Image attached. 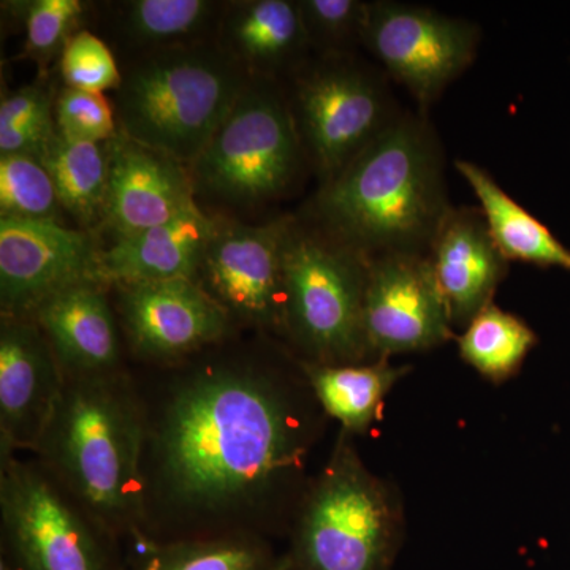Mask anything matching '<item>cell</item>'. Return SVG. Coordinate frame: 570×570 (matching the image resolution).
Segmentation results:
<instances>
[{
	"label": "cell",
	"instance_id": "cell-1",
	"mask_svg": "<svg viewBox=\"0 0 570 570\" xmlns=\"http://www.w3.org/2000/svg\"><path fill=\"white\" fill-rule=\"evenodd\" d=\"M228 340L135 376L142 538H283L309 489L330 419L298 356Z\"/></svg>",
	"mask_w": 570,
	"mask_h": 570
},
{
	"label": "cell",
	"instance_id": "cell-2",
	"mask_svg": "<svg viewBox=\"0 0 570 570\" xmlns=\"http://www.w3.org/2000/svg\"><path fill=\"white\" fill-rule=\"evenodd\" d=\"M141 406L132 371L66 377L36 460L119 542L141 532Z\"/></svg>",
	"mask_w": 570,
	"mask_h": 570
},
{
	"label": "cell",
	"instance_id": "cell-3",
	"mask_svg": "<svg viewBox=\"0 0 570 570\" xmlns=\"http://www.w3.org/2000/svg\"><path fill=\"white\" fill-rule=\"evenodd\" d=\"M328 238L371 254L420 253L449 212L442 159L425 122H390L317 194Z\"/></svg>",
	"mask_w": 570,
	"mask_h": 570
},
{
	"label": "cell",
	"instance_id": "cell-4",
	"mask_svg": "<svg viewBox=\"0 0 570 570\" xmlns=\"http://www.w3.org/2000/svg\"><path fill=\"white\" fill-rule=\"evenodd\" d=\"M247 82V71L219 43L146 52L116 91L119 132L189 167Z\"/></svg>",
	"mask_w": 570,
	"mask_h": 570
},
{
	"label": "cell",
	"instance_id": "cell-5",
	"mask_svg": "<svg viewBox=\"0 0 570 570\" xmlns=\"http://www.w3.org/2000/svg\"><path fill=\"white\" fill-rule=\"evenodd\" d=\"M403 535L400 491L366 468L341 430L288 531L291 570H392Z\"/></svg>",
	"mask_w": 570,
	"mask_h": 570
},
{
	"label": "cell",
	"instance_id": "cell-6",
	"mask_svg": "<svg viewBox=\"0 0 570 570\" xmlns=\"http://www.w3.org/2000/svg\"><path fill=\"white\" fill-rule=\"evenodd\" d=\"M367 265V255L291 225L284 246L283 337L299 360L376 362L365 333Z\"/></svg>",
	"mask_w": 570,
	"mask_h": 570
},
{
	"label": "cell",
	"instance_id": "cell-7",
	"mask_svg": "<svg viewBox=\"0 0 570 570\" xmlns=\"http://www.w3.org/2000/svg\"><path fill=\"white\" fill-rule=\"evenodd\" d=\"M2 551L11 570H119L121 542L41 468L0 459Z\"/></svg>",
	"mask_w": 570,
	"mask_h": 570
},
{
	"label": "cell",
	"instance_id": "cell-8",
	"mask_svg": "<svg viewBox=\"0 0 570 570\" xmlns=\"http://www.w3.org/2000/svg\"><path fill=\"white\" fill-rule=\"evenodd\" d=\"M299 148L292 108L269 82L249 81L189 165L195 195L230 206L273 200L294 179Z\"/></svg>",
	"mask_w": 570,
	"mask_h": 570
},
{
	"label": "cell",
	"instance_id": "cell-9",
	"mask_svg": "<svg viewBox=\"0 0 570 570\" xmlns=\"http://www.w3.org/2000/svg\"><path fill=\"white\" fill-rule=\"evenodd\" d=\"M291 225L217 224L195 283L236 330L284 335V246Z\"/></svg>",
	"mask_w": 570,
	"mask_h": 570
},
{
	"label": "cell",
	"instance_id": "cell-10",
	"mask_svg": "<svg viewBox=\"0 0 570 570\" xmlns=\"http://www.w3.org/2000/svg\"><path fill=\"white\" fill-rule=\"evenodd\" d=\"M111 287L124 340L142 365H178L235 336L230 318L195 281Z\"/></svg>",
	"mask_w": 570,
	"mask_h": 570
},
{
	"label": "cell",
	"instance_id": "cell-11",
	"mask_svg": "<svg viewBox=\"0 0 570 570\" xmlns=\"http://www.w3.org/2000/svg\"><path fill=\"white\" fill-rule=\"evenodd\" d=\"M363 43L422 105L433 102L478 50L474 24L395 2L367 3Z\"/></svg>",
	"mask_w": 570,
	"mask_h": 570
},
{
	"label": "cell",
	"instance_id": "cell-12",
	"mask_svg": "<svg viewBox=\"0 0 570 570\" xmlns=\"http://www.w3.org/2000/svg\"><path fill=\"white\" fill-rule=\"evenodd\" d=\"M292 115L325 181L341 174L390 124L377 82L344 62L322 63L306 73L296 85Z\"/></svg>",
	"mask_w": 570,
	"mask_h": 570
},
{
	"label": "cell",
	"instance_id": "cell-13",
	"mask_svg": "<svg viewBox=\"0 0 570 570\" xmlns=\"http://www.w3.org/2000/svg\"><path fill=\"white\" fill-rule=\"evenodd\" d=\"M365 333L373 360L431 351L452 340V321L430 255L370 257Z\"/></svg>",
	"mask_w": 570,
	"mask_h": 570
},
{
	"label": "cell",
	"instance_id": "cell-14",
	"mask_svg": "<svg viewBox=\"0 0 570 570\" xmlns=\"http://www.w3.org/2000/svg\"><path fill=\"white\" fill-rule=\"evenodd\" d=\"M100 254L102 249L86 232L58 223L2 217V316L31 317L45 299L63 288L85 281H99Z\"/></svg>",
	"mask_w": 570,
	"mask_h": 570
},
{
	"label": "cell",
	"instance_id": "cell-15",
	"mask_svg": "<svg viewBox=\"0 0 570 570\" xmlns=\"http://www.w3.org/2000/svg\"><path fill=\"white\" fill-rule=\"evenodd\" d=\"M63 373L31 317L0 318V459L32 452L61 396Z\"/></svg>",
	"mask_w": 570,
	"mask_h": 570
},
{
	"label": "cell",
	"instance_id": "cell-16",
	"mask_svg": "<svg viewBox=\"0 0 570 570\" xmlns=\"http://www.w3.org/2000/svg\"><path fill=\"white\" fill-rule=\"evenodd\" d=\"M110 146L105 225L116 236H132L194 212L189 167L119 132Z\"/></svg>",
	"mask_w": 570,
	"mask_h": 570
},
{
	"label": "cell",
	"instance_id": "cell-17",
	"mask_svg": "<svg viewBox=\"0 0 570 570\" xmlns=\"http://www.w3.org/2000/svg\"><path fill=\"white\" fill-rule=\"evenodd\" d=\"M107 287L99 281L70 285L45 299L31 314L63 377L108 376L127 371L122 330Z\"/></svg>",
	"mask_w": 570,
	"mask_h": 570
},
{
	"label": "cell",
	"instance_id": "cell-18",
	"mask_svg": "<svg viewBox=\"0 0 570 570\" xmlns=\"http://www.w3.org/2000/svg\"><path fill=\"white\" fill-rule=\"evenodd\" d=\"M431 264L453 328L466 326L493 305L509 261L491 238L482 213L449 208L431 242Z\"/></svg>",
	"mask_w": 570,
	"mask_h": 570
},
{
	"label": "cell",
	"instance_id": "cell-19",
	"mask_svg": "<svg viewBox=\"0 0 570 570\" xmlns=\"http://www.w3.org/2000/svg\"><path fill=\"white\" fill-rule=\"evenodd\" d=\"M219 220L200 208L102 249L99 281L108 285L195 281Z\"/></svg>",
	"mask_w": 570,
	"mask_h": 570
},
{
	"label": "cell",
	"instance_id": "cell-20",
	"mask_svg": "<svg viewBox=\"0 0 570 570\" xmlns=\"http://www.w3.org/2000/svg\"><path fill=\"white\" fill-rule=\"evenodd\" d=\"M219 45L247 73L261 78L294 62L309 41L298 3L250 0L225 11Z\"/></svg>",
	"mask_w": 570,
	"mask_h": 570
},
{
	"label": "cell",
	"instance_id": "cell-21",
	"mask_svg": "<svg viewBox=\"0 0 570 570\" xmlns=\"http://www.w3.org/2000/svg\"><path fill=\"white\" fill-rule=\"evenodd\" d=\"M119 570H291L287 554L258 535L153 540L135 535L124 540Z\"/></svg>",
	"mask_w": 570,
	"mask_h": 570
},
{
	"label": "cell",
	"instance_id": "cell-22",
	"mask_svg": "<svg viewBox=\"0 0 570 570\" xmlns=\"http://www.w3.org/2000/svg\"><path fill=\"white\" fill-rule=\"evenodd\" d=\"M299 363L325 414L352 436L366 434L374 426L385 397L411 370L390 365L385 358L360 365Z\"/></svg>",
	"mask_w": 570,
	"mask_h": 570
},
{
	"label": "cell",
	"instance_id": "cell-23",
	"mask_svg": "<svg viewBox=\"0 0 570 570\" xmlns=\"http://www.w3.org/2000/svg\"><path fill=\"white\" fill-rule=\"evenodd\" d=\"M456 168L478 195L491 238L508 261L570 269L568 247L509 197L482 167L459 160Z\"/></svg>",
	"mask_w": 570,
	"mask_h": 570
},
{
	"label": "cell",
	"instance_id": "cell-24",
	"mask_svg": "<svg viewBox=\"0 0 570 570\" xmlns=\"http://www.w3.org/2000/svg\"><path fill=\"white\" fill-rule=\"evenodd\" d=\"M108 142L69 141L56 132L40 157L63 212L86 230L105 223L110 184Z\"/></svg>",
	"mask_w": 570,
	"mask_h": 570
},
{
	"label": "cell",
	"instance_id": "cell-25",
	"mask_svg": "<svg viewBox=\"0 0 570 570\" xmlns=\"http://www.w3.org/2000/svg\"><path fill=\"white\" fill-rule=\"evenodd\" d=\"M538 335L521 318L490 305L464 328L460 355L480 376L502 384L519 373Z\"/></svg>",
	"mask_w": 570,
	"mask_h": 570
},
{
	"label": "cell",
	"instance_id": "cell-26",
	"mask_svg": "<svg viewBox=\"0 0 570 570\" xmlns=\"http://www.w3.org/2000/svg\"><path fill=\"white\" fill-rule=\"evenodd\" d=\"M121 7L122 36L148 52L204 41L220 10L208 0H134Z\"/></svg>",
	"mask_w": 570,
	"mask_h": 570
},
{
	"label": "cell",
	"instance_id": "cell-27",
	"mask_svg": "<svg viewBox=\"0 0 570 570\" xmlns=\"http://www.w3.org/2000/svg\"><path fill=\"white\" fill-rule=\"evenodd\" d=\"M63 212L55 183L40 159L0 156V214L9 219L61 224Z\"/></svg>",
	"mask_w": 570,
	"mask_h": 570
},
{
	"label": "cell",
	"instance_id": "cell-28",
	"mask_svg": "<svg viewBox=\"0 0 570 570\" xmlns=\"http://www.w3.org/2000/svg\"><path fill=\"white\" fill-rule=\"evenodd\" d=\"M61 73L66 88L105 94L118 91L122 73L108 45L96 33L78 31L61 51Z\"/></svg>",
	"mask_w": 570,
	"mask_h": 570
},
{
	"label": "cell",
	"instance_id": "cell-29",
	"mask_svg": "<svg viewBox=\"0 0 570 570\" xmlns=\"http://www.w3.org/2000/svg\"><path fill=\"white\" fill-rule=\"evenodd\" d=\"M56 132L69 141L108 142L119 135L116 110L104 94L63 88L55 100Z\"/></svg>",
	"mask_w": 570,
	"mask_h": 570
},
{
	"label": "cell",
	"instance_id": "cell-30",
	"mask_svg": "<svg viewBox=\"0 0 570 570\" xmlns=\"http://www.w3.org/2000/svg\"><path fill=\"white\" fill-rule=\"evenodd\" d=\"M14 6L24 20L26 50L41 62L62 51L86 9L80 0H32Z\"/></svg>",
	"mask_w": 570,
	"mask_h": 570
},
{
	"label": "cell",
	"instance_id": "cell-31",
	"mask_svg": "<svg viewBox=\"0 0 570 570\" xmlns=\"http://www.w3.org/2000/svg\"><path fill=\"white\" fill-rule=\"evenodd\" d=\"M296 3L309 45L336 51L363 40L367 3L358 0H299Z\"/></svg>",
	"mask_w": 570,
	"mask_h": 570
},
{
	"label": "cell",
	"instance_id": "cell-32",
	"mask_svg": "<svg viewBox=\"0 0 570 570\" xmlns=\"http://www.w3.org/2000/svg\"><path fill=\"white\" fill-rule=\"evenodd\" d=\"M50 116H55L51 94L40 86H26L3 97L0 104V129H13Z\"/></svg>",
	"mask_w": 570,
	"mask_h": 570
},
{
	"label": "cell",
	"instance_id": "cell-33",
	"mask_svg": "<svg viewBox=\"0 0 570 570\" xmlns=\"http://www.w3.org/2000/svg\"><path fill=\"white\" fill-rule=\"evenodd\" d=\"M0 570H11L9 561L3 557H0Z\"/></svg>",
	"mask_w": 570,
	"mask_h": 570
}]
</instances>
